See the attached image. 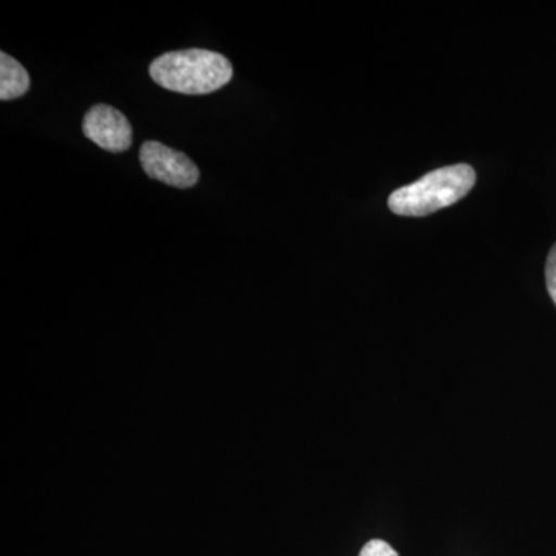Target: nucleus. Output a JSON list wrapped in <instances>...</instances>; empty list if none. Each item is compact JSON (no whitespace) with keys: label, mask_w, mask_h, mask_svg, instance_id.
<instances>
[{"label":"nucleus","mask_w":556,"mask_h":556,"mask_svg":"<svg viewBox=\"0 0 556 556\" xmlns=\"http://www.w3.org/2000/svg\"><path fill=\"white\" fill-rule=\"evenodd\" d=\"M30 76L24 65L7 54L0 53V100L11 101L24 97L30 89Z\"/></svg>","instance_id":"obj_5"},{"label":"nucleus","mask_w":556,"mask_h":556,"mask_svg":"<svg viewBox=\"0 0 556 556\" xmlns=\"http://www.w3.org/2000/svg\"><path fill=\"white\" fill-rule=\"evenodd\" d=\"M139 161L150 178L174 186L190 189L199 182L200 170L186 153L169 148L159 141L142 142Z\"/></svg>","instance_id":"obj_3"},{"label":"nucleus","mask_w":556,"mask_h":556,"mask_svg":"<svg viewBox=\"0 0 556 556\" xmlns=\"http://www.w3.org/2000/svg\"><path fill=\"white\" fill-rule=\"evenodd\" d=\"M83 131L90 141L112 153H123L134 142L127 116L108 104L93 105L84 116Z\"/></svg>","instance_id":"obj_4"},{"label":"nucleus","mask_w":556,"mask_h":556,"mask_svg":"<svg viewBox=\"0 0 556 556\" xmlns=\"http://www.w3.org/2000/svg\"><path fill=\"white\" fill-rule=\"evenodd\" d=\"M477 174L468 164L441 167L412 185L394 190L388 206L402 217H426L439 208L452 206L473 189Z\"/></svg>","instance_id":"obj_2"},{"label":"nucleus","mask_w":556,"mask_h":556,"mask_svg":"<svg viewBox=\"0 0 556 556\" xmlns=\"http://www.w3.org/2000/svg\"><path fill=\"white\" fill-rule=\"evenodd\" d=\"M150 78L181 94L214 93L230 83L232 64L217 51L189 49L161 54L150 64Z\"/></svg>","instance_id":"obj_1"},{"label":"nucleus","mask_w":556,"mask_h":556,"mask_svg":"<svg viewBox=\"0 0 556 556\" xmlns=\"http://www.w3.org/2000/svg\"><path fill=\"white\" fill-rule=\"evenodd\" d=\"M546 283L548 294H551V298L554 300L556 305V244H554V248L548 252L546 263Z\"/></svg>","instance_id":"obj_7"},{"label":"nucleus","mask_w":556,"mask_h":556,"mask_svg":"<svg viewBox=\"0 0 556 556\" xmlns=\"http://www.w3.org/2000/svg\"><path fill=\"white\" fill-rule=\"evenodd\" d=\"M358 556H399L390 544L382 540H372L365 544Z\"/></svg>","instance_id":"obj_6"}]
</instances>
